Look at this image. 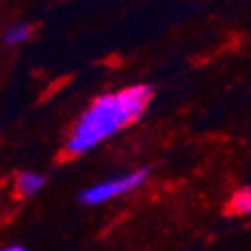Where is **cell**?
Listing matches in <instances>:
<instances>
[{
  "label": "cell",
  "mask_w": 251,
  "mask_h": 251,
  "mask_svg": "<svg viewBox=\"0 0 251 251\" xmlns=\"http://www.w3.org/2000/svg\"><path fill=\"white\" fill-rule=\"evenodd\" d=\"M227 211L231 215H251V187H241L231 195Z\"/></svg>",
  "instance_id": "obj_4"
},
{
  "label": "cell",
  "mask_w": 251,
  "mask_h": 251,
  "mask_svg": "<svg viewBox=\"0 0 251 251\" xmlns=\"http://www.w3.org/2000/svg\"><path fill=\"white\" fill-rule=\"evenodd\" d=\"M0 251H26L23 245H8V247H2Z\"/></svg>",
  "instance_id": "obj_6"
},
{
  "label": "cell",
  "mask_w": 251,
  "mask_h": 251,
  "mask_svg": "<svg viewBox=\"0 0 251 251\" xmlns=\"http://www.w3.org/2000/svg\"><path fill=\"white\" fill-rule=\"evenodd\" d=\"M30 36H32V26L26 23H18V25H12L4 30L2 40L8 47H20V45H25Z\"/></svg>",
  "instance_id": "obj_5"
},
{
  "label": "cell",
  "mask_w": 251,
  "mask_h": 251,
  "mask_svg": "<svg viewBox=\"0 0 251 251\" xmlns=\"http://www.w3.org/2000/svg\"><path fill=\"white\" fill-rule=\"evenodd\" d=\"M16 193L20 197H32L38 191H43L45 187V177L34 171H23L16 177Z\"/></svg>",
  "instance_id": "obj_3"
},
{
  "label": "cell",
  "mask_w": 251,
  "mask_h": 251,
  "mask_svg": "<svg viewBox=\"0 0 251 251\" xmlns=\"http://www.w3.org/2000/svg\"><path fill=\"white\" fill-rule=\"evenodd\" d=\"M151 99L153 87L149 85H133L97 97L91 107L75 123L65 151L71 157L93 151L100 143L139 121L147 111Z\"/></svg>",
  "instance_id": "obj_1"
},
{
  "label": "cell",
  "mask_w": 251,
  "mask_h": 251,
  "mask_svg": "<svg viewBox=\"0 0 251 251\" xmlns=\"http://www.w3.org/2000/svg\"><path fill=\"white\" fill-rule=\"evenodd\" d=\"M149 177V169H137V171H131V173H123V175H117V177H111L107 181H100V183H95L91 185L89 189H85L80 193V203L85 205H102L111 199H117V197H123L127 195L147 181Z\"/></svg>",
  "instance_id": "obj_2"
}]
</instances>
